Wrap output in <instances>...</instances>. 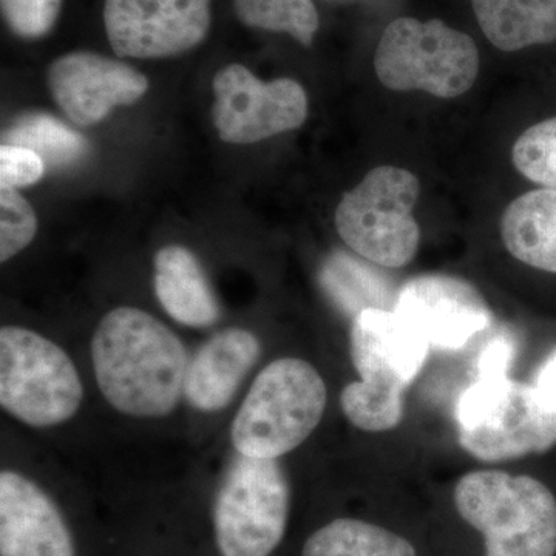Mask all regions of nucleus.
I'll return each mask as SVG.
<instances>
[{
    "label": "nucleus",
    "instance_id": "24",
    "mask_svg": "<svg viewBox=\"0 0 556 556\" xmlns=\"http://www.w3.org/2000/svg\"><path fill=\"white\" fill-rule=\"evenodd\" d=\"M38 232L35 211L17 189L0 188V262L30 247Z\"/></svg>",
    "mask_w": 556,
    "mask_h": 556
},
{
    "label": "nucleus",
    "instance_id": "7",
    "mask_svg": "<svg viewBox=\"0 0 556 556\" xmlns=\"http://www.w3.org/2000/svg\"><path fill=\"white\" fill-rule=\"evenodd\" d=\"M84 401L83 380L56 343L24 327L0 329V405L33 428L68 422Z\"/></svg>",
    "mask_w": 556,
    "mask_h": 556
},
{
    "label": "nucleus",
    "instance_id": "23",
    "mask_svg": "<svg viewBox=\"0 0 556 556\" xmlns=\"http://www.w3.org/2000/svg\"><path fill=\"white\" fill-rule=\"evenodd\" d=\"M511 159L522 177L556 190V116L527 129L515 142Z\"/></svg>",
    "mask_w": 556,
    "mask_h": 556
},
{
    "label": "nucleus",
    "instance_id": "6",
    "mask_svg": "<svg viewBox=\"0 0 556 556\" xmlns=\"http://www.w3.org/2000/svg\"><path fill=\"white\" fill-rule=\"evenodd\" d=\"M375 70L387 89L427 91L450 100L473 87L479 51L470 36L445 22L399 17L382 33Z\"/></svg>",
    "mask_w": 556,
    "mask_h": 556
},
{
    "label": "nucleus",
    "instance_id": "18",
    "mask_svg": "<svg viewBox=\"0 0 556 556\" xmlns=\"http://www.w3.org/2000/svg\"><path fill=\"white\" fill-rule=\"evenodd\" d=\"M485 38L503 51L556 42V0H471Z\"/></svg>",
    "mask_w": 556,
    "mask_h": 556
},
{
    "label": "nucleus",
    "instance_id": "4",
    "mask_svg": "<svg viewBox=\"0 0 556 556\" xmlns=\"http://www.w3.org/2000/svg\"><path fill=\"white\" fill-rule=\"evenodd\" d=\"M327 402V383L309 362L277 358L260 371L233 417V448L262 459L288 455L316 430Z\"/></svg>",
    "mask_w": 556,
    "mask_h": 556
},
{
    "label": "nucleus",
    "instance_id": "26",
    "mask_svg": "<svg viewBox=\"0 0 556 556\" xmlns=\"http://www.w3.org/2000/svg\"><path fill=\"white\" fill-rule=\"evenodd\" d=\"M46 174L38 153L17 146H0V188L20 189L35 185Z\"/></svg>",
    "mask_w": 556,
    "mask_h": 556
},
{
    "label": "nucleus",
    "instance_id": "21",
    "mask_svg": "<svg viewBox=\"0 0 556 556\" xmlns=\"http://www.w3.org/2000/svg\"><path fill=\"white\" fill-rule=\"evenodd\" d=\"M237 17L249 28L287 33L309 47L318 31V13L313 0H233Z\"/></svg>",
    "mask_w": 556,
    "mask_h": 556
},
{
    "label": "nucleus",
    "instance_id": "8",
    "mask_svg": "<svg viewBox=\"0 0 556 556\" xmlns=\"http://www.w3.org/2000/svg\"><path fill=\"white\" fill-rule=\"evenodd\" d=\"M419 179L412 172L380 166L343 195L336 211L340 239L362 258L397 269L415 258L420 229L413 217Z\"/></svg>",
    "mask_w": 556,
    "mask_h": 556
},
{
    "label": "nucleus",
    "instance_id": "14",
    "mask_svg": "<svg viewBox=\"0 0 556 556\" xmlns=\"http://www.w3.org/2000/svg\"><path fill=\"white\" fill-rule=\"evenodd\" d=\"M0 556H75L60 508L35 481L0 473Z\"/></svg>",
    "mask_w": 556,
    "mask_h": 556
},
{
    "label": "nucleus",
    "instance_id": "12",
    "mask_svg": "<svg viewBox=\"0 0 556 556\" xmlns=\"http://www.w3.org/2000/svg\"><path fill=\"white\" fill-rule=\"evenodd\" d=\"M394 311L442 351L460 350L492 325L484 295L459 277L428 274L412 278L394 300Z\"/></svg>",
    "mask_w": 556,
    "mask_h": 556
},
{
    "label": "nucleus",
    "instance_id": "3",
    "mask_svg": "<svg viewBox=\"0 0 556 556\" xmlns=\"http://www.w3.org/2000/svg\"><path fill=\"white\" fill-rule=\"evenodd\" d=\"M351 358L361 380L343 388V415L368 433L393 430L404 417V394L426 364L430 345L394 309L368 308L353 317Z\"/></svg>",
    "mask_w": 556,
    "mask_h": 556
},
{
    "label": "nucleus",
    "instance_id": "19",
    "mask_svg": "<svg viewBox=\"0 0 556 556\" xmlns=\"http://www.w3.org/2000/svg\"><path fill=\"white\" fill-rule=\"evenodd\" d=\"M302 556H417L404 536L383 527L340 518L320 527L306 540Z\"/></svg>",
    "mask_w": 556,
    "mask_h": 556
},
{
    "label": "nucleus",
    "instance_id": "27",
    "mask_svg": "<svg viewBox=\"0 0 556 556\" xmlns=\"http://www.w3.org/2000/svg\"><path fill=\"white\" fill-rule=\"evenodd\" d=\"M533 386L556 404V350L541 364Z\"/></svg>",
    "mask_w": 556,
    "mask_h": 556
},
{
    "label": "nucleus",
    "instance_id": "20",
    "mask_svg": "<svg viewBox=\"0 0 556 556\" xmlns=\"http://www.w3.org/2000/svg\"><path fill=\"white\" fill-rule=\"evenodd\" d=\"M3 144L30 149L43 163L67 167L86 155L89 142L60 119L46 113H28L14 121L3 134Z\"/></svg>",
    "mask_w": 556,
    "mask_h": 556
},
{
    "label": "nucleus",
    "instance_id": "2",
    "mask_svg": "<svg viewBox=\"0 0 556 556\" xmlns=\"http://www.w3.org/2000/svg\"><path fill=\"white\" fill-rule=\"evenodd\" d=\"M514 342L500 336L478 361L477 380L455 408L457 439L482 463L536 455L556 444V404L535 386L510 379Z\"/></svg>",
    "mask_w": 556,
    "mask_h": 556
},
{
    "label": "nucleus",
    "instance_id": "11",
    "mask_svg": "<svg viewBox=\"0 0 556 556\" xmlns=\"http://www.w3.org/2000/svg\"><path fill=\"white\" fill-rule=\"evenodd\" d=\"M212 24V0H105L104 27L119 58L160 60L195 49Z\"/></svg>",
    "mask_w": 556,
    "mask_h": 556
},
{
    "label": "nucleus",
    "instance_id": "22",
    "mask_svg": "<svg viewBox=\"0 0 556 556\" xmlns=\"http://www.w3.org/2000/svg\"><path fill=\"white\" fill-rule=\"evenodd\" d=\"M321 280L331 298L354 316L368 308L387 309V300L382 298L386 285L378 274L345 252H338L328 260Z\"/></svg>",
    "mask_w": 556,
    "mask_h": 556
},
{
    "label": "nucleus",
    "instance_id": "9",
    "mask_svg": "<svg viewBox=\"0 0 556 556\" xmlns=\"http://www.w3.org/2000/svg\"><path fill=\"white\" fill-rule=\"evenodd\" d=\"M291 490L278 459L237 453L214 504L222 556H270L287 532Z\"/></svg>",
    "mask_w": 556,
    "mask_h": 556
},
{
    "label": "nucleus",
    "instance_id": "5",
    "mask_svg": "<svg viewBox=\"0 0 556 556\" xmlns=\"http://www.w3.org/2000/svg\"><path fill=\"white\" fill-rule=\"evenodd\" d=\"M453 500L484 536L485 556H556V500L538 479L471 471L457 481Z\"/></svg>",
    "mask_w": 556,
    "mask_h": 556
},
{
    "label": "nucleus",
    "instance_id": "15",
    "mask_svg": "<svg viewBox=\"0 0 556 556\" xmlns=\"http://www.w3.org/2000/svg\"><path fill=\"white\" fill-rule=\"evenodd\" d=\"M260 354L262 343L249 329L218 331L190 358L185 397L201 413L222 412L236 397Z\"/></svg>",
    "mask_w": 556,
    "mask_h": 556
},
{
    "label": "nucleus",
    "instance_id": "13",
    "mask_svg": "<svg viewBox=\"0 0 556 556\" xmlns=\"http://www.w3.org/2000/svg\"><path fill=\"white\" fill-rule=\"evenodd\" d=\"M51 94L73 123L100 124L121 105H134L149 90L137 68L93 51H72L51 62L47 72Z\"/></svg>",
    "mask_w": 556,
    "mask_h": 556
},
{
    "label": "nucleus",
    "instance_id": "25",
    "mask_svg": "<svg viewBox=\"0 0 556 556\" xmlns=\"http://www.w3.org/2000/svg\"><path fill=\"white\" fill-rule=\"evenodd\" d=\"M2 16L14 35L39 39L49 35L60 17L62 0H0Z\"/></svg>",
    "mask_w": 556,
    "mask_h": 556
},
{
    "label": "nucleus",
    "instance_id": "10",
    "mask_svg": "<svg viewBox=\"0 0 556 556\" xmlns=\"http://www.w3.org/2000/svg\"><path fill=\"white\" fill-rule=\"evenodd\" d=\"M212 119L218 137L229 144H254L299 129L308 116L306 91L291 78L258 79L241 64L215 75Z\"/></svg>",
    "mask_w": 556,
    "mask_h": 556
},
{
    "label": "nucleus",
    "instance_id": "1",
    "mask_svg": "<svg viewBox=\"0 0 556 556\" xmlns=\"http://www.w3.org/2000/svg\"><path fill=\"white\" fill-rule=\"evenodd\" d=\"M91 364L110 407L139 419L170 415L185 396L189 357L163 321L134 306L101 318L91 338Z\"/></svg>",
    "mask_w": 556,
    "mask_h": 556
},
{
    "label": "nucleus",
    "instance_id": "16",
    "mask_svg": "<svg viewBox=\"0 0 556 556\" xmlns=\"http://www.w3.org/2000/svg\"><path fill=\"white\" fill-rule=\"evenodd\" d=\"M156 299L178 324L189 328H208L219 318V306L200 260L188 248L170 244L156 252Z\"/></svg>",
    "mask_w": 556,
    "mask_h": 556
},
{
    "label": "nucleus",
    "instance_id": "17",
    "mask_svg": "<svg viewBox=\"0 0 556 556\" xmlns=\"http://www.w3.org/2000/svg\"><path fill=\"white\" fill-rule=\"evenodd\" d=\"M501 236L519 262L556 274V190H532L511 201L501 218Z\"/></svg>",
    "mask_w": 556,
    "mask_h": 556
}]
</instances>
